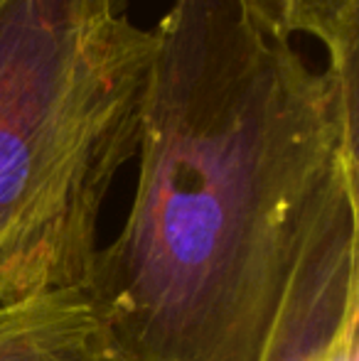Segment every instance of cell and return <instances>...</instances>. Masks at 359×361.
Returning <instances> with one entry per match:
<instances>
[{"label": "cell", "mask_w": 359, "mask_h": 361, "mask_svg": "<svg viewBox=\"0 0 359 361\" xmlns=\"http://www.w3.org/2000/svg\"><path fill=\"white\" fill-rule=\"evenodd\" d=\"M256 30L281 42L293 35L320 39L327 69L357 89L359 0H236Z\"/></svg>", "instance_id": "4"}, {"label": "cell", "mask_w": 359, "mask_h": 361, "mask_svg": "<svg viewBox=\"0 0 359 361\" xmlns=\"http://www.w3.org/2000/svg\"><path fill=\"white\" fill-rule=\"evenodd\" d=\"M352 324H357V322H352ZM352 324H350V327H352ZM345 329H347V327H345ZM345 329H342V332H345ZM342 332H340V334H342ZM337 339H340V337H337ZM337 339H335V342H337ZM335 342H332V344H335ZM332 344H330V347H325V349H320V352L303 354V357L288 359V361H325V359H327V354H330V349H332Z\"/></svg>", "instance_id": "5"}, {"label": "cell", "mask_w": 359, "mask_h": 361, "mask_svg": "<svg viewBox=\"0 0 359 361\" xmlns=\"http://www.w3.org/2000/svg\"><path fill=\"white\" fill-rule=\"evenodd\" d=\"M138 170L87 281L121 361H288L359 322L357 89L236 0L155 27Z\"/></svg>", "instance_id": "1"}, {"label": "cell", "mask_w": 359, "mask_h": 361, "mask_svg": "<svg viewBox=\"0 0 359 361\" xmlns=\"http://www.w3.org/2000/svg\"><path fill=\"white\" fill-rule=\"evenodd\" d=\"M155 44L128 0H0V305L87 288Z\"/></svg>", "instance_id": "2"}, {"label": "cell", "mask_w": 359, "mask_h": 361, "mask_svg": "<svg viewBox=\"0 0 359 361\" xmlns=\"http://www.w3.org/2000/svg\"><path fill=\"white\" fill-rule=\"evenodd\" d=\"M0 361H121L84 288H57L0 305Z\"/></svg>", "instance_id": "3"}]
</instances>
